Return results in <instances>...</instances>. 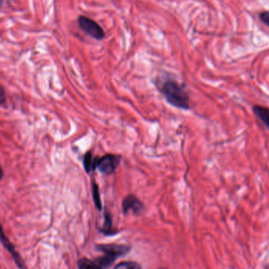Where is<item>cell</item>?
<instances>
[{
  "label": "cell",
  "instance_id": "1",
  "mask_svg": "<svg viewBox=\"0 0 269 269\" xmlns=\"http://www.w3.org/2000/svg\"><path fill=\"white\" fill-rule=\"evenodd\" d=\"M160 91L170 105L186 111L190 109L189 95L185 87L175 81V79L164 80L160 87Z\"/></svg>",
  "mask_w": 269,
  "mask_h": 269
},
{
  "label": "cell",
  "instance_id": "2",
  "mask_svg": "<svg viewBox=\"0 0 269 269\" xmlns=\"http://www.w3.org/2000/svg\"><path fill=\"white\" fill-rule=\"evenodd\" d=\"M121 161V156L107 154L96 159V168L104 175H111L115 172Z\"/></svg>",
  "mask_w": 269,
  "mask_h": 269
},
{
  "label": "cell",
  "instance_id": "3",
  "mask_svg": "<svg viewBox=\"0 0 269 269\" xmlns=\"http://www.w3.org/2000/svg\"><path fill=\"white\" fill-rule=\"evenodd\" d=\"M0 243L2 244L4 249H7L8 253L12 256V258L14 259V261L18 269H28L26 261L22 258L19 252L17 250L13 242H11L9 238L6 235L4 227L1 223H0Z\"/></svg>",
  "mask_w": 269,
  "mask_h": 269
},
{
  "label": "cell",
  "instance_id": "4",
  "mask_svg": "<svg viewBox=\"0 0 269 269\" xmlns=\"http://www.w3.org/2000/svg\"><path fill=\"white\" fill-rule=\"evenodd\" d=\"M78 24L80 29L84 33L96 40H101L105 36V32L103 31L101 26L93 19L85 16H79L77 19Z\"/></svg>",
  "mask_w": 269,
  "mask_h": 269
},
{
  "label": "cell",
  "instance_id": "5",
  "mask_svg": "<svg viewBox=\"0 0 269 269\" xmlns=\"http://www.w3.org/2000/svg\"><path fill=\"white\" fill-rule=\"evenodd\" d=\"M122 210L125 214L132 211L136 215H140L144 210V206L136 195H128L122 202Z\"/></svg>",
  "mask_w": 269,
  "mask_h": 269
},
{
  "label": "cell",
  "instance_id": "6",
  "mask_svg": "<svg viewBox=\"0 0 269 269\" xmlns=\"http://www.w3.org/2000/svg\"><path fill=\"white\" fill-rule=\"evenodd\" d=\"M96 249L105 254L114 255L117 257H119L129 253L131 247L127 245H121V244H100L96 246Z\"/></svg>",
  "mask_w": 269,
  "mask_h": 269
},
{
  "label": "cell",
  "instance_id": "7",
  "mask_svg": "<svg viewBox=\"0 0 269 269\" xmlns=\"http://www.w3.org/2000/svg\"><path fill=\"white\" fill-rule=\"evenodd\" d=\"M253 112L256 118L265 125L269 130V108L261 105H255L253 107Z\"/></svg>",
  "mask_w": 269,
  "mask_h": 269
},
{
  "label": "cell",
  "instance_id": "8",
  "mask_svg": "<svg viewBox=\"0 0 269 269\" xmlns=\"http://www.w3.org/2000/svg\"><path fill=\"white\" fill-rule=\"evenodd\" d=\"M96 159L97 157H93V153L91 151L87 152L83 157V168L87 173L93 172L96 168Z\"/></svg>",
  "mask_w": 269,
  "mask_h": 269
},
{
  "label": "cell",
  "instance_id": "9",
  "mask_svg": "<svg viewBox=\"0 0 269 269\" xmlns=\"http://www.w3.org/2000/svg\"><path fill=\"white\" fill-rule=\"evenodd\" d=\"M118 257L114 256V255L105 254L104 256H100L99 258L96 259V261L98 264H100L103 269L108 268L113 265L114 261H115Z\"/></svg>",
  "mask_w": 269,
  "mask_h": 269
},
{
  "label": "cell",
  "instance_id": "10",
  "mask_svg": "<svg viewBox=\"0 0 269 269\" xmlns=\"http://www.w3.org/2000/svg\"><path fill=\"white\" fill-rule=\"evenodd\" d=\"M77 266L79 269H103L96 260H91L86 257L79 259L77 262Z\"/></svg>",
  "mask_w": 269,
  "mask_h": 269
},
{
  "label": "cell",
  "instance_id": "11",
  "mask_svg": "<svg viewBox=\"0 0 269 269\" xmlns=\"http://www.w3.org/2000/svg\"><path fill=\"white\" fill-rule=\"evenodd\" d=\"M92 191H93V197L95 205L98 210L101 211L103 210V205H102L101 199H100V188H99V185L94 181L92 183Z\"/></svg>",
  "mask_w": 269,
  "mask_h": 269
},
{
  "label": "cell",
  "instance_id": "12",
  "mask_svg": "<svg viewBox=\"0 0 269 269\" xmlns=\"http://www.w3.org/2000/svg\"><path fill=\"white\" fill-rule=\"evenodd\" d=\"M113 226V217L111 215V213H108V212H106L105 213V223L103 224V228H102L100 231L103 233L106 234V235H111L113 232L112 230Z\"/></svg>",
  "mask_w": 269,
  "mask_h": 269
},
{
  "label": "cell",
  "instance_id": "13",
  "mask_svg": "<svg viewBox=\"0 0 269 269\" xmlns=\"http://www.w3.org/2000/svg\"><path fill=\"white\" fill-rule=\"evenodd\" d=\"M114 269H142V266L136 261H122L117 264Z\"/></svg>",
  "mask_w": 269,
  "mask_h": 269
},
{
  "label": "cell",
  "instance_id": "14",
  "mask_svg": "<svg viewBox=\"0 0 269 269\" xmlns=\"http://www.w3.org/2000/svg\"><path fill=\"white\" fill-rule=\"evenodd\" d=\"M7 103V96L4 87L0 84V107L5 105Z\"/></svg>",
  "mask_w": 269,
  "mask_h": 269
},
{
  "label": "cell",
  "instance_id": "15",
  "mask_svg": "<svg viewBox=\"0 0 269 269\" xmlns=\"http://www.w3.org/2000/svg\"><path fill=\"white\" fill-rule=\"evenodd\" d=\"M260 19L263 23L269 27V11H264L260 15Z\"/></svg>",
  "mask_w": 269,
  "mask_h": 269
},
{
  "label": "cell",
  "instance_id": "16",
  "mask_svg": "<svg viewBox=\"0 0 269 269\" xmlns=\"http://www.w3.org/2000/svg\"><path fill=\"white\" fill-rule=\"evenodd\" d=\"M4 177V169H3L1 164H0V181H2L3 178Z\"/></svg>",
  "mask_w": 269,
  "mask_h": 269
},
{
  "label": "cell",
  "instance_id": "17",
  "mask_svg": "<svg viewBox=\"0 0 269 269\" xmlns=\"http://www.w3.org/2000/svg\"><path fill=\"white\" fill-rule=\"evenodd\" d=\"M3 2H4V0H0V8H1V7H2Z\"/></svg>",
  "mask_w": 269,
  "mask_h": 269
}]
</instances>
